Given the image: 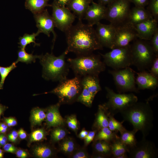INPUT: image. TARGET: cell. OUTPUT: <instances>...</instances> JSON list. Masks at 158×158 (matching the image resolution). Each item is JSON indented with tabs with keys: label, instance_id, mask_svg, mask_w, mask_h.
Returning a JSON list of instances; mask_svg holds the SVG:
<instances>
[{
	"label": "cell",
	"instance_id": "e575fe53",
	"mask_svg": "<svg viewBox=\"0 0 158 158\" xmlns=\"http://www.w3.org/2000/svg\"><path fill=\"white\" fill-rule=\"evenodd\" d=\"M15 62L12 63L9 66L2 67L0 66V90L2 89L5 80L9 73L17 67Z\"/></svg>",
	"mask_w": 158,
	"mask_h": 158
},
{
	"label": "cell",
	"instance_id": "e0dca14e",
	"mask_svg": "<svg viewBox=\"0 0 158 158\" xmlns=\"http://www.w3.org/2000/svg\"><path fill=\"white\" fill-rule=\"evenodd\" d=\"M86 11L83 19L86 20L88 24L93 26L100 22L102 19H105L106 8L105 6L92 1Z\"/></svg>",
	"mask_w": 158,
	"mask_h": 158
},
{
	"label": "cell",
	"instance_id": "f907efd6",
	"mask_svg": "<svg viewBox=\"0 0 158 158\" xmlns=\"http://www.w3.org/2000/svg\"><path fill=\"white\" fill-rule=\"evenodd\" d=\"M70 0H56L57 4L61 7H65L68 3Z\"/></svg>",
	"mask_w": 158,
	"mask_h": 158
},
{
	"label": "cell",
	"instance_id": "1f68e13d",
	"mask_svg": "<svg viewBox=\"0 0 158 158\" xmlns=\"http://www.w3.org/2000/svg\"><path fill=\"white\" fill-rule=\"evenodd\" d=\"M17 59L15 61L16 63L19 62L25 63L26 64L35 63L36 59H39L40 55H33L32 54H29L26 52L25 49H20L18 52Z\"/></svg>",
	"mask_w": 158,
	"mask_h": 158
},
{
	"label": "cell",
	"instance_id": "f6af8a7d",
	"mask_svg": "<svg viewBox=\"0 0 158 158\" xmlns=\"http://www.w3.org/2000/svg\"><path fill=\"white\" fill-rule=\"evenodd\" d=\"M97 130H94L88 132V134L85 139V143L86 145H88L94 139Z\"/></svg>",
	"mask_w": 158,
	"mask_h": 158
},
{
	"label": "cell",
	"instance_id": "9a60e30c",
	"mask_svg": "<svg viewBox=\"0 0 158 158\" xmlns=\"http://www.w3.org/2000/svg\"><path fill=\"white\" fill-rule=\"evenodd\" d=\"M96 25L95 30L100 43L103 47L112 49L115 40L116 27L111 23L106 25L100 22Z\"/></svg>",
	"mask_w": 158,
	"mask_h": 158
},
{
	"label": "cell",
	"instance_id": "f5cc1de1",
	"mask_svg": "<svg viewBox=\"0 0 158 158\" xmlns=\"http://www.w3.org/2000/svg\"><path fill=\"white\" fill-rule=\"evenodd\" d=\"M7 137L4 135H0V145L4 146L6 144L7 141Z\"/></svg>",
	"mask_w": 158,
	"mask_h": 158
},
{
	"label": "cell",
	"instance_id": "44dd1931",
	"mask_svg": "<svg viewBox=\"0 0 158 158\" xmlns=\"http://www.w3.org/2000/svg\"><path fill=\"white\" fill-rule=\"evenodd\" d=\"M93 0H70L66 7L78 18L83 19L85 12Z\"/></svg>",
	"mask_w": 158,
	"mask_h": 158
},
{
	"label": "cell",
	"instance_id": "d6a6232c",
	"mask_svg": "<svg viewBox=\"0 0 158 158\" xmlns=\"http://www.w3.org/2000/svg\"><path fill=\"white\" fill-rule=\"evenodd\" d=\"M33 151L35 156L40 158H49L53 154V151L51 148L48 146L43 145L35 147Z\"/></svg>",
	"mask_w": 158,
	"mask_h": 158
},
{
	"label": "cell",
	"instance_id": "5bb4252c",
	"mask_svg": "<svg viewBox=\"0 0 158 158\" xmlns=\"http://www.w3.org/2000/svg\"><path fill=\"white\" fill-rule=\"evenodd\" d=\"M34 17L36 23V26L38 29L37 31L40 33H43L48 37L50 36L51 32L53 33L54 37L52 49L56 35L54 30L55 26L52 16L50 15L47 9H45L40 13L34 14Z\"/></svg>",
	"mask_w": 158,
	"mask_h": 158
},
{
	"label": "cell",
	"instance_id": "c3c4849f",
	"mask_svg": "<svg viewBox=\"0 0 158 158\" xmlns=\"http://www.w3.org/2000/svg\"><path fill=\"white\" fill-rule=\"evenodd\" d=\"M18 134L16 130H13L8 135V139L9 141L14 142H15L18 138Z\"/></svg>",
	"mask_w": 158,
	"mask_h": 158
},
{
	"label": "cell",
	"instance_id": "6125c7cd",
	"mask_svg": "<svg viewBox=\"0 0 158 158\" xmlns=\"http://www.w3.org/2000/svg\"><path fill=\"white\" fill-rule=\"evenodd\" d=\"M56 0H54V1H56Z\"/></svg>",
	"mask_w": 158,
	"mask_h": 158
},
{
	"label": "cell",
	"instance_id": "4316f807",
	"mask_svg": "<svg viewBox=\"0 0 158 158\" xmlns=\"http://www.w3.org/2000/svg\"><path fill=\"white\" fill-rule=\"evenodd\" d=\"M136 133L133 130L130 131L126 129L120 134L121 140L128 149L135 146L137 142L135 136Z\"/></svg>",
	"mask_w": 158,
	"mask_h": 158
},
{
	"label": "cell",
	"instance_id": "d4e9b609",
	"mask_svg": "<svg viewBox=\"0 0 158 158\" xmlns=\"http://www.w3.org/2000/svg\"><path fill=\"white\" fill-rule=\"evenodd\" d=\"M95 153L99 154L107 157L112 156L111 143L103 140L94 141L93 145Z\"/></svg>",
	"mask_w": 158,
	"mask_h": 158
},
{
	"label": "cell",
	"instance_id": "b9f144b4",
	"mask_svg": "<svg viewBox=\"0 0 158 158\" xmlns=\"http://www.w3.org/2000/svg\"><path fill=\"white\" fill-rule=\"evenodd\" d=\"M150 69L149 72L158 78V56L156 57Z\"/></svg>",
	"mask_w": 158,
	"mask_h": 158
},
{
	"label": "cell",
	"instance_id": "ba28073f",
	"mask_svg": "<svg viewBox=\"0 0 158 158\" xmlns=\"http://www.w3.org/2000/svg\"><path fill=\"white\" fill-rule=\"evenodd\" d=\"M111 50L104 54L99 53L106 66L114 70H118L130 67L132 65L130 44Z\"/></svg>",
	"mask_w": 158,
	"mask_h": 158
},
{
	"label": "cell",
	"instance_id": "2e32d148",
	"mask_svg": "<svg viewBox=\"0 0 158 158\" xmlns=\"http://www.w3.org/2000/svg\"><path fill=\"white\" fill-rule=\"evenodd\" d=\"M158 21L153 18L133 25L136 30L139 39L150 41L158 29Z\"/></svg>",
	"mask_w": 158,
	"mask_h": 158
},
{
	"label": "cell",
	"instance_id": "277c9868",
	"mask_svg": "<svg viewBox=\"0 0 158 158\" xmlns=\"http://www.w3.org/2000/svg\"><path fill=\"white\" fill-rule=\"evenodd\" d=\"M69 67L75 76L81 78L88 75L98 76L106 69V65L101 59L100 55L91 54L68 58Z\"/></svg>",
	"mask_w": 158,
	"mask_h": 158
},
{
	"label": "cell",
	"instance_id": "6da1fadb",
	"mask_svg": "<svg viewBox=\"0 0 158 158\" xmlns=\"http://www.w3.org/2000/svg\"><path fill=\"white\" fill-rule=\"evenodd\" d=\"M65 33L67 45L65 51L67 54L72 52L77 56L86 55L103 49L93 26L83 23L82 20H78Z\"/></svg>",
	"mask_w": 158,
	"mask_h": 158
},
{
	"label": "cell",
	"instance_id": "ffe728a7",
	"mask_svg": "<svg viewBox=\"0 0 158 158\" xmlns=\"http://www.w3.org/2000/svg\"><path fill=\"white\" fill-rule=\"evenodd\" d=\"M60 104L51 106L47 109L46 114V121L48 128L57 127L63 125L64 121L59 112Z\"/></svg>",
	"mask_w": 158,
	"mask_h": 158
},
{
	"label": "cell",
	"instance_id": "8d00e7d4",
	"mask_svg": "<svg viewBox=\"0 0 158 158\" xmlns=\"http://www.w3.org/2000/svg\"><path fill=\"white\" fill-rule=\"evenodd\" d=\"M46 134V131L42 128L34 131L30 135L29 144L33 142L39 141L43 140L45 138Z\"/></svg>",
	"mask_w": 158,
	"mask_h": 158
},
{
	"label": "cell",
	"instance_id": "52a82bcc",
	"mask_svg": "<svg viewBox=\"0 0 158 158\" xmlns=\"http://www.w3.org/2000/svg\"><path fill=\"white\" fill-rule=\"evenodd\" d=\"M107 101L102 105L108 112L114 116L138 101L137 97L133 93H117L109 87H106Z\"/></svg>",
	"mask_w": 158,
	"mask_h": 158
},
{
	"label": "cell",
	"instance_id": "681fc988",
	"mask_svg": "<svg viewBox=\"0 0 158 158\" xmlns=\"http://www.w3.org/2000/svg\"><path fill=\"white\" fill-rule=\"evenodd\" d=\"M16 153L17 156L20 158H25L28 156V154L26 151L21 149L17 151Z\"/></svg>",
	"mask_w": 158,
	"mask_h": 158
},
{
	"label": "cell",
	"instance_id": "60d3db41",
	"mask_svg": "<svg viewBox=\"0 0 158 158\" xmlns=\"http://www.w3.org/2000/svg\"><path fill=\"white\" fill-rule=\"evenodd\" d=\"M150 41L154 52L157 56H158V29L154 32Z\"/></svg>",
	"mask_w": 158,
	"mask_h": 158
},
{
	"label": "cell",
	"instance_id": "cb8c5ba5",
	"mask_svg": "<svg viewBox=\"0 0 158 158\" xmlns=\"http://www.w3.org/2000/svg\"><path fill=\"white\" fill-rule=\"evenodd\" d=\"M49 0H26L25 6L26 9L35 14L43 11L46 7L51 6V5L48 4Z\"/></svg>",
	"mask_w": 158,
	"mask_h": 158
},
{
	"label": "cell",
	"instance_id": "836d02e7",
	"mask_svg": "<svg viewBox=\"0 0 158 158\" xmlns=\"http://www.w3.org/2000/svg\"><path fill=\"white\" fill-rule=\"evenodd\" d=\"M114 116L109 113V124L108 128L111 131L118 132H119L120 134L126 129L123 125V121L120 122L116 120Z\"/></svg>",
	"mask_w": 158,
	"mask_h": 158
},
{
	"label": "cell",
	"instance_id": "f546056e",
	"mask_svg": "<svg viewBox=\"0 0 158 158\" xmlns=\"http://www.w3.org/2000/svg\"><path fill=\"white\" fill-rule=\"evenodd\" d=\"M82 86L81 91L77 98L76 101L87 107H90L92 105L95 96L89 91L85 87Z\"/></svg>",
	"mask_w": 158,
	"mask_h": 158
},
{
	"label": "cell",
	"instance_id": "7a4b0ae2",
	"mask_svg": "<svg viewBox=\"0 0 158 158\" xmlns=\"http://www.w3.org/2000/svg\"><path fill=\"white\" fill-rule=\"evenodd\" d=\"M123 121L130 123L136 132L140 131L146 138L153 127V113L148 102L134 103L120 113Z\"/></svg>",
	"mask_w": 158,
	"mask_h": 158
},
{
	"label": "cell",
	"instance_id": "ee69618b",
	"mask_svg": "<svg viewBox=\"0 0 158 158\" xmlns=\"http://www.w3.org/2000/svg\"><path fill=\"white\" fill-rule=\"evenodd\" d=\"M89 157L87 153L83 150L77 151L72 156V157L73 158H87Z\"/></svg>",
	"mask_w": 158,
	"mask_h": 158
},
{
	"label": "cell",
	"instance_id": "8fae6325",
	"mask_svg": "<svg viewBox=\"0 0 158 158\" xmlns=\"http://www.w3.org/2000/svg\"><path fill=\"white\" fill-rule=\"evenodd\" d=\"M51 6L55 27L65 32L73 25L76 16L66 7H61L55 1H53Z\"/></svg>",
	"mask_w": 158,
	"mask_h": 158
},
{
	"label": "cell",
	"instance_id": "94428289",
	"mask_svg": "<svg viewBox=\"0 0 158 158\" xmlns=\"http://www.w3.org/2000/svg\"><path fill=\"white\" fill-rule=\"evenodd\" d=\"M3 152L2 150L0 149V158H1L3 157Z\"/></svg>",
	"mask_w": 158,
	"mask_h": 158
},
{
	"label": "cell",
	"instance_id": "7bdbcfd3",
	"mask_svg": "<svg viewBox=\"0 0 158 158\" xmlns=\"http://www.w3.org/2000/svg\"><path fill=\"white\" fill-rule=\"evenodd\" d=\"M149 0H130V3L134 4L135 6L145 8L147 6Z\"/></svg>",
	"mask_w": 158,
	"mask_h": 158
},
{
	"label": "cell",
	"instance_id": "11a10c76",
	"mask_svg": "<svg viewBox=\"0 0 158 158\" xmlns=\"http://www.w3.org/2000/svg\"><path fill=\"white\" fill-rule=\"evenodd\" d=\"M114 0H98V3L104 6L107 5Z\"/></svg>",
	"mask_w": 158,
	"mask_h": 158
},
{
	"label": "cell",
	"instance_id": "f35d334b",
	"mask_svg": "<svg viewBox=\"0 0 158 158\" xmlns=\"http://www.w3.org/2000/svg\"><path fill=\"white\" fill-rule=\"evenodd\" d=\"M67 134L66 130L63 128L58 127L52 132L51 137L54 142H58L63 139Z\"/></svg>",
	"mask_w": 158,
	"mask_h": 158
},
{
	"label": "cell",
	"instance_id": "7dc6e473",
	"mask_svg": "<svg viewBox=\"0 0 158 158\" xmlns=\"http://www.w3.org/2000/svg\"><path fill=\"white\" fill-rule=\"evenodd\" d=\"M4 120L7 126L9 127L15 126L17 124L16 119L13 117L5 118Z\"/></svg>",
	"mask_w": 158,
	"mask_h": 158
},
{
	"label": "cell",
	"instance_id": "4fadbf2b",
	"mask_svg": "<svg viewBox=\"0 0 158 158\" xmlns=\"http://www.w3.org/2000/svg\"><path fill=\"white\" fill-rule=\"evenodd\" d=\"M116 27L113 48L127 46L138 38L137 33L132 24L126 23Z\"/></svg>",
	"mask_w": 158,
	"mask_h": 158
},
{
	"label": "cell",
	"instance_id": "d590c367",
	"mask_svg": "<svg viewBox=\"0 0 158 158\" xmlns=\"http://www.w3.org/2000/svg\"><path fill=\"white\" fill-rule=\"evenodd\" d=\"M61 150L65 153L70 154L73 152L75 148V144L72 139L68 138L63 141L60 145Z\"/></svg>",
	"mask_w": 158,
	"mask_h": 158
},
{
	"label": "cell",
	"instance_id": "7c38bea8",
	"mask_svg": "<svg viewBox=\"0 0 158 158\" xmlns=\"http://www.w3.org/2000/svg\"><path fill=\"white\" fill-rule=\"evenodd\" d=\"M130 158H155L158 157V150L152 141L142 137L134 146L128 149Z\"/></svg>",
	"mask_w": 158,
	"mask_h": 158
},
{
	"label": "cell",
	"instance_id": "6f0895ef",
	"mask_svg": "<svg viewBox=\"0 0 158 158\" xmlns=\"http://www.w3.org/2000/svg\"><path fill=\"white\" fill-rule=\"evenodd\" d=\"M6 108V107L0 103V117L1 114Z\"/></svg>",
	"mask_w": 158,
	"mask_h": 158
},
{
	"label": "cell",
	"instance_id": "5b68a950",
	"mask_svg": "<svg viewBox=\"0 0 158 158\" xmlns=\"http://www.w3.org/2000/svg\"><path fill=\"white\" fill-rule=\"evenodd\" d=\"M130 45L132 65L139 71L149 70L157 56L149 41L139 39Z\"/></svg>",
	"mask_w": 158,
	"mask_h": 158
},
{
	"label": "cell",
	"instance_id": "8992f818",
	"mask_svg": "<svg viewBox=\"0 0 158 158\" xmlns=\"http://www.w3.org/2000/svg\"><path fill=\"white\" fill-rule=\"evenodd\" d=\"M82 88L81 78L75 76L59 82L58 85L49 93L56 95L60 104L70 103L76 101Z\"/></svg>",
	"mask_w": 158,
	"mask_h": 158
},
{
	"label": "cell",
	"instance_id": "816d5d0a",
	"mask_svg": "<svg viewBox=\"0 0 158 158\" xmlns=\"http://www.w3.org/2000/svg\"><path fill=\"white\" fill-rule=\"evenodd\" d=\"M18 136L21 139H24L26 138L27 135L23 129H20L18 132Z\"/></svg>",
	"mask_w": 158,
	"mask_h": 158
},
{
	"label": "cell",
	"instance_id": "3957f363",
	"mask_svg": "<svg viewBox=\"0 0 158 158\" xmlns=\"http://www.w3.org/2000/svg\"><path fill=\"white\" fill-rule=\"evenodd\" d=\"M67 54L65 51L58 56L52 53L40 55L39 59L43 67L42 77L46 80L59 82L67 79L69 67L65 61Z\"/></svg>",
	"mask_w": 158,
	"mask_h": 158
},
{
	"label": "cell",
	"instance_id": "91938a15",
	"mask_svg": "<svg viewBox=\"0 0 158 158\" xmlns=\"http://www.w3.org/2000/svg\"><path fill=\"white\" fill-rule=\"evenodd\" d=\"M7 128H0V133H4L7 130Z\"/></svg>",
	"mask_w": 158,
	"mask_h": 158
},
{
	"label": "cell",
	"instance_id": "680465c9",
	"mask_svg": "<svg viewBox=\"0 0 158 158\" xmlns=\"http://www.w3.org/2000/svg\"><path fill=\"white\" fill-rule=\"evenodd\" d=\"M128 157L127 153H125L120 155L116 158H127Z\"/></svg>",
	"mask_w": 158,
	"mask_h": 158
},
{
	"label": "cell",
	"instance_id": "7402d4cb",
	"mask_svg": "<svg viewBox=\"0 0 158 158\" xmlns=\"http://www.w3.org/2000/svg\"><path fill=\"white\" fill-rule=\"evenodd\" d=\"M81 83L82 86L95 96L101 90L98 76L88 75L83 77L81 78Z\"/></svg>",
	"mask_w": 158,
	"mask_h": 158
},
{
	"label": "cell",
	"instance_id": "d6986e66",
	"mask_svg": "<svg viewBox=\"0 0 158 158\" xmlns=\"http://www.w3.org/2000/svg\"><path fill=\"white\" fill-rule=\"evenodd\" d=\"M153 18L145 8L135 6L130 9L126 23L134 25Z\"/></svg>",
	"mask_w": 158,
	"mask_h": 158
},
{
	"label": "cell",
	"instance_id": "f1b7e54d",
	"mask_svg": "<svg viewBox=\"0 0 158 158\" xmlns=\"http://www.w3.org/2000/svg\"><path fill=\"white\" fill-rule=\"evenodd\" d=\"M46 118V114L42 109L36 107L31 111L30 121L33 126L40 125Z\"/></svg>",
	"mask_w": 158,
	"mask_h": 158
},
{
	"label": "cell",
	"instance_id": "30bf717a",
	"mask_svg": "<svg viewBox=\"0 0 158 158\" xmlns=\"http://www.w3.org/2000/svg\"><path fill=\"white\" fill-rule=\"evenodd\" d=\"M130 0H114L106 7L105 19L115 26L126 23L130 10Z\"/></svg>",
	"mask_w": 158,
	"mask_h": 158
},
{
	"label": "cell",
	"instance_id": "9f6ffc18",
	"mask_svg": "<svg viewBox=\"0 0 158 158\" xmlns=\"http://www.w3.org/2000/svg\"><path fill=\"white\" fill-rule=\"evenodd\" d=\"M92 157L95 158H104L106 157L102 155L96 153H95V154L92 156Z\"/></svg>",
	"mask_w": 158,
	"mask_h": 158
},
{
	"label": "cell",
	"instance_id": "83f0119b",
	"mask_svg": "<svg viewBox=\"0 0 158 158\" xmlns=\"http://www.w3.org/2000/svg\"><path fill=\"white\" fill-rule=\"evenodd\" d=\"M112 157L116 158L122 154L128 152V149L121 140L119 137L111 143Z\"/></svg>",
	"mask_w": 158,
	"mask_h": 158
},
{
	"label": "cell",
	"instance_id": "ac0fdd59",
	"mask_svg": "<svg viewBox=\"0 0 158 158\" xmlns=\"http://www.w3.org/2000/svg\"><path fill=\"white\" fill-rule=\"evenodd\" d=\"M135 83L138 90H155L158 87V78L146 71L137 73Z\"/></svg>",
	"mask_w": 158,
	"mask_h": 158
},
{
	"label": "cell",
	"instance_id": "484cf974",
	"mask_svg": "<svg viewBox=\"0 0 158 158\" xmlns=\"http://www.w3.org/2000/svg\"><path fill=\"white\" fill-rule=\"evenodd\" d=\"M117 132L111 130L108 127L103 128L99 130V132L95 135L94 141L98 140H104L111 143L118 136Z\"/></svg>",
	"mask_w": 158,
	"mask_h": 158
},
{
	"label": "cell",
	"instance_id": "603a6c76",
	"mask_svg": "<svg viewBox=\"0 0 158 158\" xmlns=\"http://www.w3.org/2000/svg\"><path fill=\"white\" fill-rule=\"evenodd\" d=\"M94 124L96 130L108 127L109 113L102 105H99Z\"/></svg>",
	"mask_w": 158,
	"mask_h": 158
},
{
	"label": "cell",
	"instance_id": "9c48e42d",
	"mask_svg": "<svg viewBox=\"0 0 158 158\" xmlns=\"http://www.w3.org/2000/svg\"><path fill=\"white\" fill-rule=\"evenodd\" d=\"M135 72L130 67L108 71L109 73L113 77L117 90L119 93L138 92L136 86Z\"/></svg>",
	"mask_w": 158,
	"mask_h": 158
},
{
	"label": "cell",
	"instance_id": "4dcf8cb0",
	"mask_svg": "<svg viewBox=\"0 0 158 158\" xmlns=\"http://www.w3.org/2000/svg\"><path fill=\"white\" fill-rule=\"evenodd\" d=\"M40 34L37 31V32L33 33L31 34L25 33L22 37H20L19 38V42L18 43L20 45L19 47L20 49H25L28 44L32 43H34V46H40V44L36 43L35 42L36 37Z\"/></svg>",
	"mask_w": 158,
	"mask_h": 158
},
{
	"label": "cell",
	"instance_id": "db71d44e",
	"mask_svg": "<svg viewBox=\"0 0 158 158\" xmlns=\"http://www.w3.org/2000/svg\"><path fill=\"white\" fill-rule=\"evenodd\" d=\"M88 132L85 130H82L79 135V138L81 139H84L88 134Z\"/></svg>",
	"mask_w": 158,
	"mask_h": 158
},
{
	"label": "cell",
	"instance_id": "ab89813d",
	"mask_svg": "<svg viewBox=\"0 0 158 158\" xmlns=\"http://www.w3.org/2000/svg\"><path fill=\"white\" fill-rule=\"evenodd\" d=\"M66 122L68 127L76 132L78 129V123L76 116L71 115L67 117Z\"/></svg>",
	"mask_w": 158,
	"mask_h": 158
},
{
	"label": "cell",
	"instance_id": "74e56055",
	"mask_svg": "<svg viewBox=\"0 0 158 158\" xmlns=\"http://www.w3.org/2000/svg\"><path fill=\"white\" fill-rule=\"evenodd\" d=\"M147 6V10L158 21V0H149Z\"/></svg>",
	"mask_w": 158,
	"mask_h": 158
},
{
	"label": "cell",
	"instance_id": "bcb514c9",
	"mask_svg": "<svg viewBox=\"0 0 158 158\" xmlns=\"http://www.w3.org/2000/svg\"><path fill=\"white\" fill-rule=\"evenodd\" d=\"M3 149L5 151L12 153L16 152V148L12 144L10 143L6 144L4 146Z\"/></svg>",
	"mask_w": 158,
	"mask_h": 158
}]
</instances>
